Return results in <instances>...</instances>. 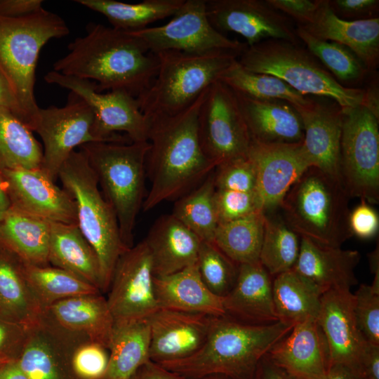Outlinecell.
Returning a JSON list of instances; mask_svg holds the SVG:
<instances>
[{
	"label": "cell",
	"mask_w": 379,
	"mask_h": 379,
	"mask_svg": "<svg viewBox=\"0 0 379 379\" xmlns=\"http://www.w3.org/2000/svg\"><path fill=\"white\" fill-rule=\"evenodd\" d=\"M207 90L180 112L147 116L149 147L145 168L151 186L144 211L188 193L217 166L204 154L198 133L199 112Z\"/></svg>",
	"instance_id": "cell-1"
},
{
	"label": "cell",
	"mask_w": 379,
	"mask_h": 379,
	"mask_svg": "<svg viewBox=\"0 0 379 379\" xmlns=\"http://www.w3.org/2000/svg\"><path fill=\"white\" fill-rule=\"evenodd\" d=\"M55 61L54 71L96 84V91H124L137 98L154 80L159 69L157 55L132 32L91 22L86 34L67 46Z\"/></svg>",
	"instance_id": "cell-2"
},
{
	"label": "cell",
	"mask_w": 379,
	"mask_h": 379,
	"mask_svg": "<svg viewBox=\"0 0 379 379\" xmlns=\"http://www.w3.org/2000/svg\"><path fill=\"white\" fill-rule=\"evenodd\" d=\"M294 325L278 321L255 325L227 315L213 317L202 346L184 359L159 364L192 379L222 375L231 379H254L260 360Z\"/></svg>",
	"instance_id": "cell-3"
},
{
	"label": "cell",
	"mask_w": 379,
	"mask_h": 379,
	"mask_svg": "<svg viewBox=\"0 0 379 379\" xmlns=\"http://www.w3.org/2000/svg\"><path fill=\"white\" fill-rule=\"evenodd\" d=\"M69 32L61 17L44 8L20 18L0 15V72L30 129L40 108L34 91L39 53L48 41Z\"/></svg>",
	"instance_id": "cell-4"
},
{
	"label": "cell",
	"mask_w": 379,
	"mask_h": 379,
	"mask_svg": "<svg viewBox=\"0 0 379 379\" xmlns=\"http://www.w3.org/2000/svg\"><path fill=\"white\" fill-rule=\"evenodd\" d=\"M149 147L148 141L93 142L79 147L116 215L121 239L127 248L134 245L135 221L146 197Z\"/></svg>",
	"instance_id": "cell-5"
},
{
	"label": "cell",
	"mask_w": 379,
	"mask_h": 379,
	"mask_svg": "<svg viewBox=\"0 0 379 379\" xmlns=\"http://www.w3.org/2000/svg\"><path fill=\"white\" fill-rule=\"evenodd\" d=\"M349 199L338 180L310 166L292 185L280 208L284 220L300 237L340 247L352 236Z\"/></svg>",
	"instance_id": "cell-6"
},
{
	"label": "cell",
	"mask_w": 379,
	"mask_h": 379,
	"mask_svg": "<svg viewBox=\"0 0 379 379\" xmlns=\"http://www.w3.org/2000/svg\"><path fill=\"white\" fill-rule=\"evenodd\" d=\"M242 52L219 50L201 53L166 51L156 53L159 65L149 87L137 100L146 116L174 114L192 104Z\"/></svg>",
	"instance_id": "cell-7"
},
{
	"label": "cell",
	"mask_w": 379,
	"mask_h": 379,
	"mask_svg": "<svg viewBox=\"0 0 379 379\" xmlns=\"http://www.w3.org/2000/svg\"><path fill=\"white\" fill-rule=\"evenodd\" d=\"M237 60L251 72L281 79L302 95L332 100L342 109L364 104V88L340 84L302 44L265 40L247 46Z\"/></svg>",
	"instance_id": "cell-8"
},
{
	"label": "cell",
	"mask_w": 379,
	"mask_h": 379,
	"mask_svg": "<svg viewBox=\"0 0 379 379\" xmlns=\"http://www.w3.org/2000/svg\"><path fill=\"white\" fill-rule=\"evenodd\" d=\"M58 179L74 201L77 224L99 261L101 292H107L117 260L128 249L121 241L116 215L81 149L69 154L59 171Z\"/></svg>",
	"instance_id": "cell-9"
},
{
	"label": "cell",
	"mask_w": 379,
	"mask_h": 379,
	"mask_svg": "<svg viewBox=\"0 0 379 379\" xmlns=\"http://www.w3.org/2000/svg\"><path fill=\"white\" fill-rule=\"evenodd\" d=\"M340 180L350 197L379 201V119L365 106L342 109Z\"/></svg>",
	"instance_id": "cell-10"
},
{
	"label": "cell",
	"mask_w": 379,
	"mask_h": 379,
	"mask_svg": "<svg viewBox=\"0 0 379 379\" xmlns=\"http://www.w3.org/2000/svg\"><path fill=\"white\" fill-rule=\"evenodd\" d=\"M44 79L69 90L88 104L95 115L94 134L99 142L147 141L149 117L141 112L136 98L120 90L98 92L93 81L54 70Z\"/></svg>",
	"instance_id": "cell-11"
},
{
	"label": "cell",
	"mask_w": 379,
	"mask_h": 379,
	"mask_svg": "<svg viewBox=\"0 0 379 379\" xmlns=\"http://www.w3.org/2000/svg\"><path fill=\"white\" fill-rule=\"evenodd\" d=\"M198 133L204 154L217 166L247 155L251 138L237 98L219 80L208 88L201 105Z\"/></svg>",
	"instance_id": "cell-12"
},
{
	"label": "cell",
	"mask_w": 379,
	"mask_h": 379,
	"mask_svg": "<svg viewBox=\"0 0 379 379\" xmlns=\"http://www.w3.org/2000/svg\"><path fill=\"white\" fill-rule=\"evenodd\" d=\"M95 115L88 104L70 92L62 107L39 108L31 130L42 140L41 170L53 181L59 171L77 147L99 142L94 134Z\"/></svg>",
	"instance_id": "cell-13"
},
{
	"label": "cell",
	"mask_w": 379,
	"mask_h": 379,
	"mask_svg": "<svg viewBox=\"0 0 379 379\" xmlns=\"http://www.w3.org/2000/svg\"><path fill=\"white\" fill-rule=\"evenodd\" d=\"M132 32L140 37L154 54L166 51L242 52L247 47L245 42L231 39L212 26L206 14V0H185L167 23Z\"/></svg>",
	"instance_id": "cell-14"
},
{
	"label": "cell",
	"mask_w": 379,
	"mask_h": 379,
	"mask_svg": "<svg viewBox=\"0 0 379 379\" xmlns=\"http://www.w3.org/2000/svg\"><path fill=\"white\" fill-rule=\"evenodd\" d=\"M145 239L126 250L114 267L107 298L114 323L149 319L159 307Z\"/></svg>",
	"instance_id": "cell-15"
},
{
	"label": "cell",
	"mask_w": 379,
	"mask_h": 379,
	"mask_svg": "<svg viewBox=\"0 0 379 379\" xmlns=\"http://www.w3.org/2000/svg\"><path fill=\"white\" fill-rule=\"evenodd\" d=\"M206 11L216 30L241 35L248 46L268 39L302 44L294 22L267 0H206Z\"/></svg>",
	"instance_id": "cell-16"
},
{
	"label": "cell",
	"mask_w": 379,
	"mask_h": 379,
	"mask_svg": "<svg viewBox=\"0 0 379 379\" xmlns=\"http://www.w3.org/2000/svg\"><path fill=\"white\" fill-rule=\"evenodd\" d=\"M302 142L262 143L251 141L247 155L255 167V193L265 214L280 208L292 185L312 166Z\"/></svg>",
	"instance_id": "cell-17"
},
{
	"label": "cell",
	"mask_w": 379,
	"mask_h": 379,
	"mask_svg": "<svg viewBox=\"0 0 379 379\" xmlns=\"http://www.w3.org/2000/svg\"><path fill=\"white\" fill-rule=\"evenodd\" d=\"M11 207L50 222L77 224L73 198L41 168L0 171Z\"/></svg>",
	"instance_id": "cell-18"
},
{
	"label": "cell",
	"mask_w": 379,
	"mask_h": 379,
	"mask_svg": "<svg viewBox=\"0 0 379 379\" xmlns=\"http://www.w3.org/2000/svg\"><path fill=\"white\" fill-rule=\"evenodd\" d=\"M317 321L326 340L330 366L343 364L361 373L368 342L358 327L354 296L350 290L331 289L324 292Z\"/></svg>",
	"instance_id": "cell-19"
},
{
	"label": "cell",
	"mask_w": 379,
	"mask_h": 379,
	"mask_svg": "<svg viewBox=\"0 0 379 379\" xmlns=\"http://www.w3.org/2000/svg\"><path fill=\"white\" fill-rule=\"evenodd\" d=\"M294 108L302 120L304 131L302 147L312 166L340 182L341 107L328 98H311L307 105Z\"/></svg>",
	"instance_id": "cell-20"
},
{
	"label": "cell",
	"mask_w": 379,
	"mask_h": 379,
	"mask_svg": "<svg viewBox=\"0 0 379 379\" xmlns=\"http://www.w3.org/2000/svg\"><path fill=\"white\" fill-rule=\"evenodd\" d=\"M213 316L159 309L149 318V359L161 364L186 358L204 343Z\"/></svg>",
	"instance_id": "cell-21"
},
{
	"label": "cell",
	"mask_w": 379,
	"mask_h": 379,
	"mask_svg": "<svg viewBox=\"0 0 379 379\" xmlns=\"http://www.w3.org/2000/svg\"><path fill=\"white\" fill-rule=\"evenodd\" d=\"M266 355L274 364L301 379H322L330 367L326 340L316 319L295 324Z\"/></svg>",
	"instance_id": "cell-22"
},
{
	"label": "cell",
	"mask_w": 379,
	"mask_h": 379,
	"mask_svg": "<svg viewBox=\"0 0 379 379\" xmlns=\"http://www.w3.org/2000/svg\"><path fill=\"white\" fill-rule=\"evenodd\" d=\"M299 27L317 39L347 47L369 71L378 67V17L359 20H343L333 12L328 0H317V11L311 22Z\"/></svg>",
	"instance_id": "cell-23"
},
{
	"label": "cell",
	"mask_w": 379,
	"mask_h": 379,
	"mask_svg": "<svg viewBox=\"0 0 379 379\" xmlns=\"http://www.w3.org/2000/svg\"><path fill=\"white\" fill-rule=\"evenodd\" d=\"M81 338H86L62 331L43 316L29 329L16 360L29 379H63L62 364Z\"/></svg>",
	"instance_id": "cell-24"
},
{
	"label": "cell",
	"mask_w": 379,
	"mask_h": 379,
	"mask_svg": "<svg viewBox=\"0 0 379 379\" xmlns=\"http://www.w3.org/2000/svg\"><path fill=\"white\" fill-rule=\"evenodd\" d=\"M271 277L259 261L239 265L234 286L222 298L226 315L255 325L279 321L274 304Z\"/></svg>",
	"instance_id": "cell-25"
},
{
	"label": "cell",
	"mask_w": 379,
	"mask_h": 379,
	"mask_svg": "<svg viewBox=\"0 0 379 379\" xmlns=\"http://www.w3.org/2000/svg\"><path fill=\"white\" fill-rule=\"evenodd\" d=\"M43 316L64 331L109 347L114 320L101 293L55 302L44 308Z\"/></svg>",
	"instance_id": "cell-26"
},
{
	"label": "cell",
	"mask_w": 379,
	"mask_h": 379,
	"mask_svg": "<svg viewBox=\"0 0 379 379\" xmlns=\"http://www.w3.org/2000/svg\"><path fill=\"white\" fill-rule=\"evenodd\" d=\"M360 259L356 250L325 246L300 237V253L293 270L324 293L331 289L350 290L358 283L354 270Z\"/></svg>",
	"instance_id": "cell-27"
},
{
	"label": "cell",
	"mask_w": 379,
	"mask_h": 379,
	"mask_svg": "<svg viewBox=\"0 0 379 379\" xmlns=\"http://www.w3.org/2000/svg\"><path fill=\"white\" fill-rule=\"evenodd\" d=\"M144 239L156 277L172 274L197 263L201 240L171 213L159 216Z\"/></svg>",
	"instance_id": "cell-28"
},
{
	"label": "cell",
	"mask_w": 379,
	"mask_h": 379,
	"mask_svg": "<svg viewBox=\"0 0 379 379\" xmlns=\"http://www.w3.org/2000/svg\"><path fill=\"white\" fill-rule=\"evenodd\" d=\"M234 93L251 140L262 143H297L303 140L301 118L290 103Z\"/></svg>",
	"instance_id": "cell-29"
},
{
	"label": "cell",
	"mask_w": 379,
	"mask_h": 379,
	"mask_svg": "<svg viewBox=\"0 0 379 379\" xmlns=\"http://www.w3.org/2000/svg\"><path fill=\"white\" fill-rule=\"evenodd\" d=\"M154 290L159 309L225 315L222 298L213 293L203 282L197 263L170 275L154 277Z\"/></svg>",
	"instance_id": "cell-30"
},
{
	"label": "cell",
	"mask_w": 379,
	"mask_h": 379,
	"mask_svg": "<svg viewBox=\"0 0 379 379\" xmlns=\"http://www.w3.org/2000/svg\"><path fill=\"white\" fill-rule=\"evenodd\" d=\"M50 221L10 207L0 218V248L22 263L46 266Z\"/></svg>",
	"instance_id": "cell-31"
},
{
	"label": "cell",
	"mask_w": 379,
	"mask_h": 379,
	"mask_svg": "<svg viewBox=\"0 0 379 379\" xmlns=\"http://www.w3.org/2000/svg\"><path fill=\"white\" fill-rule=\"evenodd\" d=\"M48 262L91 284L101 292L98 257L77 224L50 222Z\"/></svg>",
	"instance_id": "cell-32"
},
{
	"label": "cell",
	"mask_w": 379,
	"mask_h": 379,
	"mask_svg": "<svg viewBox=\"0 0 379 379\" xmlns=\"http://www.w3.org/2000/svg\"><path fill=\"white\" fill-rule=\"evenodd\" d=\"M44 309L25 277L22 262L0 248V318L31 328L42 319Z\"/></svg>",
	"instance_id": "cell-33"
},
{
	"label": "cell",
	"mask_w": 379,
	"mask_h": 379,
	"mask_svg": "<svg viewBox=\"0 0 379 379\" xmlns=\"http://www.w3.org/2000/svg\"><path fill=\"white\" fill-rule=\"evenodd\" d=\"M149 319L114 323L104 379H130L149 361Z\"/></svg>",
	"instance_id": "cell-34"
},
{
	"label": "cell",
	"mask_w": 379,
	"mask_h": 379,
	"mask_svg": "<svg viewBox=\"0 0 379 379\" xmlns=\"http://www.w3.org/2000/svg\"><path fill=\"white\" fill-rule=\"evenodd\" d=\"M272 293L279 321L295 325L309 319L317 320L324 292L294 270L274 277Z\"/></svg>",
	"instance_id": "cell-35"
},
{
	"label": "cell",
	"mask_w": 379,
	"mask_h": 379,
	"mask_svg": "<svg viewBox=\"0 0 379 379\" xmlns=\"http://www.w3.org/2000/svg\"><path fill=\"white\" fill-rule=\"evenodd\" d=\"M185 0H144L128 4L114 0H77L107 18L112 27L126 32L138 31L156 21L173 16Z\"/></svg>",
	"instance_id": "cell-36"
},
{
	"label": "cell",
	"mask_w": 379,
	"mask_h": 379,
	"mask_svg": "<svg viewBox=\"0 0 379 379\" xmlns=\"http://www.w3.org/2000/svg\"><path fill=\"white\" fill-rule=\"evenodd\" d=\"M42 159L33 131L12 112L0 109V171L41 168Z\"/></svg>",
	"instance_id": "cell-37"
},
{
	"label": "cell",
	"mask_w": 379,
	"mask_h": 379,
	"mask_svg": "<svg viewBox=\"0 0 379 379\" xmlns=\"http://www.w3.org/2000/svg\"><path fill=\"white\" fill-rule=\"evenodd\" d=\"M265 213L219 224L213 243L238 265L259 261L263 238Z\"/></svg>",
	"instance_id": "cell-38"
},
{
	"label": "cell",
	"mask_w": 379,
	"mask_h": 379,
	"mask_svg": "<svg viewBox=\"0 0 379 379\" xmlns=\"http://www.w3.org/2000/svg\"><path fill=\"white\" fill-rule=\"evenodd\" d=\"M219 81L236 93L256 99L284 100L293 107L305 105L311 100L276 77L244 68L237 59L222 72Z\"/></svg>",
	"instance_id": "cell-39"
},
{
	"label": "cell",
	"mask_w": 379,
	"mask_h": 379,
	"mask_svg": "<svg viewBox=\"0 0 379 379\" xmlns=\"http://www.w3.org/2000/svg\"><path fill=\"white\" fill-rule=\"evenodd\" d=\"M213 171L193 190L176 199L171 213L201 241L208 242H213L218 225Z\"/></svg>",
	"instance_id": "cell-40"
},
{
	"label": "cell",
	"mask_w": 379,
	"mask_h": 379,
	"mask_svg": "<svg viewBox=\"0 0 379 379\" xmlns=\"http://www.w3.org/2000/svg\"><path fill=\"white\" fill-rule=\"evenodd\" d=\"M22 264L27 281L44 310L68 298L101 293L95 286L61 268Z\"/></svg>",
	"instance_id": "cell-41"
},
{
	"label": "cell",
	"mask_w": 379,
	"mask_h": 379,
	"mask_svg": "<svg viewBox=\"0 0 379 379\" xmlns=\"http://www.w3.org/2000/svg\"><path fill=\"white\" fill-rule=\"evenodd\" d=\"M259 262L272 277L291 270L298 258L300 237L283 218L265 213Z\"/></svg>",
	"instance_id": "cell-42"
},
{
	"label": "cell",
	"mask_w": 379,
	"mask_h": 379,
	"mask_svg": "<svg viewBox=\"0 0 379 379\" xmlns=\"http://www.w3.org/2000/svg\"><path fill=\"white\" fill-rule=\"evenodd\" d=\"M295 27L296 34L301 43L340 84H358L371 72L347 47L317 39L301 27Z\"/></svg>",
	"instance_id": "cell-43"
},
{
	"label": "cell",
	"mask_w": 379,
	"mask_h": 379,
	"mask_svg": "<svg viewBox=\"0 0 379 379\" xmlns=\"http://www.w3.org/2000/svg\"><path fill=\"white\" fill-rule=\"evenodd\" d=\"M197 263L203 282L213 293L223 298L232 290L239 265L213 242L201 241Z\"/></svg>",
	"instance_id": "cell-44"
},
{
	"label": "cell",
	"mask_w": 379,
	"mask_h": 379,
	"mask_svg": "<svg viewBox=\"0 0 379 379\" xmlns=\"http://www.w3.org/2000/svg\"><path fill=\"white\" fill-rule=\"evenodd\" d=\"M108 349L102 345L81 338L74 346L71 367L79 379H104L109 364Z\"/></svg>",
	"instance_id": "cell-45"
},
{
	"label": "cell",
	"mask_w": 379,
	"mask_h": 379,
	"mask_svg": "<svg viewBox=\"0 0 379 379\" xmlns=\"http://www.w3.org/2000/svg\"><path fill=\"white\" fill-rule=\"evenodd\" d=\"M215 189L255 192L256 170L248 155L229 159L218 165L214 171Z\"/></svg>",
	"instance_id": "cell-46"
},
{
	"label": "cell",
	"mask_w": 379,
	"mask_h": 379,
	"mask_svg": "<svg viewBox=\"0 0 379 379\" xmlns=\"http://www.w3.org/2000/svg\"><path fill=\"white\" fill-rule=\"evenodd\" d=\"M214 202L218 225L262 212L255 192L215 189Z\"/></svg>",
	"instance_id": "cell-47"
},
{
	"label": "cell",
	"mask_w": 379,
	"mask_h": 379,
	"mask_svg": "<svg viewBox=\"0 0 379 379\" xmlns=\"http://www.w3.org/2000/svg\"><path fill=\"white\" fill-rule=\"evenodd\" d=\"M354 296L358 327L366 341L379 345V293L371 285L361 284Z\"/></svg>",
	"instance_id": "cell-48"
},
{
	"label": "cell",
	"mask_w": 379,
	"mask_h": 379,
	"mask_svg": "<svg viewBox=\"0 0 379 379\" xmlns=\"http://www.w3.org/2000/svg\"><path fill=\"white\" fill-rule=\"evenodd\" d=\"M348 225L352 235L362 239L375 237L379 230V216L377 211L368 202L361 200L350 212Z\"/></svg>",
	"instance_id": "cell-49"
},
{
	"label": "cell",
	"mask_w": 379,
	"mask_h": 379,
	"mask_svg": "<svg viewBox=\"0 0 379 379\" xmlns=\"http://www.w3.org/2000/svg\"><path fill=\"white\" fill-rule=\"evenodd\" d=\"M29 329L0 318V359H17L25 342Z\"/></svg>",
	"instance_id": "cell-50"
},
{
	"label": "cell",
	"mask_w": 379,
	"mask_h": 379,
	"mask_svg": "<svg viewBox=\"0 0 379 379\" xmlns=\"http://www.w3.org/2000/svg\"><path fill=\"white\" fill-rule=\"evenodd\" d=\"M333 12L340 18L359 20L378 17V0H328Z\"/></svg>",
	"instance_id": "cell-51"
},
{
	"label": "cell",
	"mask_w": 379,
	"mask_h": 379,
	"mask_svg": "<svg viewBox=\"0 0 379 379\" xmlns=\"http://www.w3.org/2000/svg\"><path fill=\"white\" fill-rule=\"evenodd\" d=\"M267 1L298 26H304L311 22L317 8V0H267Z\"/></svg>",
	"instance_id": "cell-52"
},
{
	"label": "cell",
	"mask_w": 379,
	"mask_h": 379,
	"mask_svg": "<svg viewBox=\"0 0 379 379\" xmlns=\"http://www.w3.org/2000/svg\"><path fill=\"white\" fill-rule=\"evenodd\" d=\"M41 0H0V15L24 17L43 8Z\"/></svg>",
	"instance_id": "cell-53"
},
{
	"label": "cell",
	"mask_w": 379,
	"mask_h": 379,
	"mask_svg": "<svg viewBox=\"0 0 379 379\" xmlns=\"http://www.w3.org/2000/svg\"><path fill=\"white\" fill-rule=\"evenodd\" d=\"M130 379H192L170 371L151 360L146 362Z\"/></svg>",
	"instance_id": "cell-54"
},
{
	"label": "cell",
	"mask_w": 379,
	"mask_h": 379,
	"mask_svg": "<svg viewBox=\"0 0 379 379\" xmlns=\"http://www.w3.org/2000/svg\"><path fill=\"white\" fill-rule=\"evenodd\" d=\"M361 373L365 379H379V345L368 343L361 360Z\"/></svg>",
	"instance_id": "cell-55"
},
{
	"label": "cell",
	"mask_w": 379,
	"mask_h": 379,
	"mask_svg": "<svg viewBox=\"0 0 379 379\" xmlns=\"http://www.w3.org/2000/svg\"><path fill=\"white\" fill-rule=\"evenodd\" d=\"M254 379H301L274 364L265 354L260 360Z\"/></svg>",
	"instance_id": "cell-56"
},
{
	"label": "cell",
	"mask_w": 379,
	"mask_h": 379,
	"mask_svg": "<svg viewBox=\"0 0 379 379\" xmlns=\"http://www.w3.org/2000/svg\"><path fill=\"white\" fill-rule=\"evenodd\" d=\"M0 109L12 112L21 120V112L17 100L4 77L0 72Z\"/></svg>",
	"instance_id": "cell-57"
},
{
	"label": "cell",
	"mask_w": 379,
	"mask_h": 379,
	"mask_svg": "<svg viewBox=\"0 0 379 379\" xmlns=\"http://www.w3.org/2000/svg\"><path fill=\"white\" fill-rule=\"evenodd\" d=\"M322 379H365L358 371L343 364L330 366Z\"/></svg>",
	"instance_id": "cell-58"
},
{
	"label": "cell",
	"mask_w": 379,
	"mask_h": 379,
	"mask_svg": "<svg viewBox=\"0 0 379 379\" xmlns=\"http://www.w3.org/2000/svg\"><path fill=\"white\" fill-rule=\"evenodd\" d=\"M0 379H29L19 366L16 359L6 361L0 368Z\"/></svg>",
	"instance_id": "cell-59"
},
{
	"label": "cell",
	"mask_w": 379,
	"mask_h": 379,
	"mask_svg": "<svg viewBox=\"0 0 379 379\" xmlns=\"http://www.w3.org/2000/svg\"><path fill=\"white\" fill-rule=\"evenodd\" d=\"M365 96L363 105L379 119V99L378 82L371 84L368 88H364Z\"/></svg>",
	"instance_id": "cell-60"
},
{
	"label": "cell",
	"mask_w": 379,
	"mask_h": 379,
	"mask_svg": "<svg viewBox=\"0 0 379 379\" xmlns=\"http://www.w3.org/2000/svg\"><path fill=\"white\" fill-rule=\"evenodd\" d=\"M370 270L374 275L373 281L371 284L374 291L379 293V251L378 246L368 255Z\"/></svg>",
	"instance_id": "cell-61"
},
{
	"label": "cell",
	"mask_w": 379,
	"mask_h": 379,
	"mask_svg": "<svg viewBox=\"0 0 379 379\" xmlns=\"http://www.w3.org/2000/svg\"><path fill=\"white\" fill-rule=\"evenodd\" d=\"M10 207L11 204L0 174V218Z\"/></svg>",
	"instance_id": "cell-62"
},
{
	"label": "cell",
	"mask_w": 379,
	"mask_h": 379,
	"mask_svg": "<svg viewBox=\"0 0 379 379\" xmlns=\"http://www.w3.org/2000/svg\"><path fill=\"white\" fill-rule=\"evenodd\" d=\"M204 379H231V378L225 375H213L206 377Z\"/></svg>",
	"instance_id": "cell-63"
},
{
	"label": "cell",
	"mask_w": 379,
	"mask_h": 379,
	"mask_svg": "<svg viewBox=\"0 0 379 379\" xmlns=\"http://www.w3.org/2000/svg\"><path fill=\"white\" fill-rule=\"evenodd\" d=\"M7 361H8V360H5V359H0V368H1V366L4 364V363H5Z\"/></svg>",
	"instance_id": "cell-64"
}]
</instances>
